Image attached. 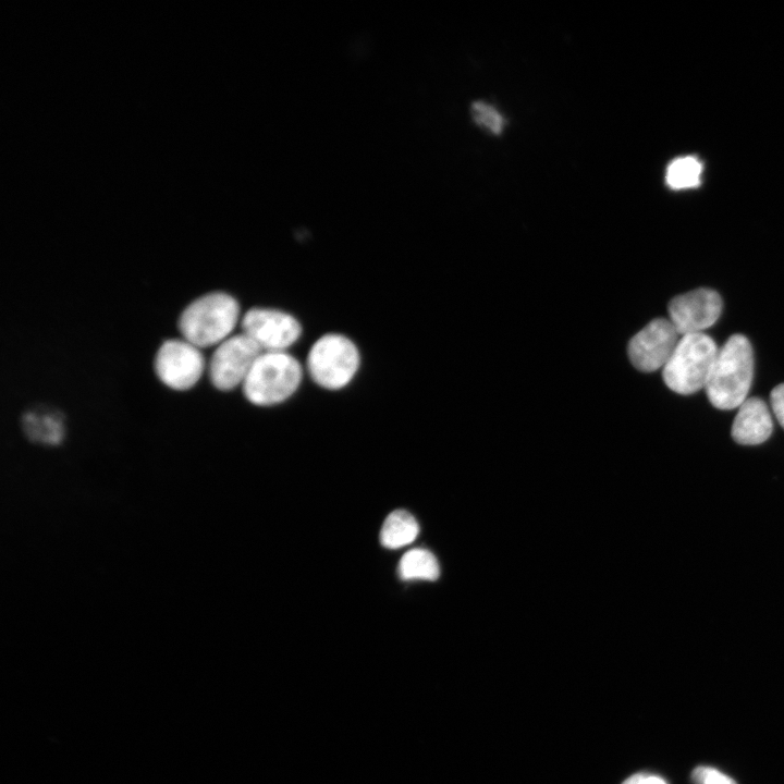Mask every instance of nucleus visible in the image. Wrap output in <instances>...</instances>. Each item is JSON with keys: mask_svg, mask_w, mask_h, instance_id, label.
Here are the masks:
<instances>
[{"mask_svg": "<svg viewBox=\"0 0 784 784\" xmlns=\"http://www.w3.org/2000/svg\"><path fill=\"white\" fill-rule=\"evenodd\" d=\"M240 313V304L231 294L208 292L184 307L177 318V330L182 339L200 350L217 346L232 335Z\"/></svg>", "mask_w": 784, "mask_h": 784, "instance_id": "2", "label": "nucleus"}, {"mask_svg": "<svg viewBox=\"0 0 784 784\" xmlns=\"http://www.w3.org/2000/svg\"><path fill=\"white\" fill-rule=\"evenodd\" d=\"M471 117L474 121L493 134L502 132L504 119L498 110L482 101H476L471 105Z\"/></svg>", "mask_w": 784, "mask_h": 784, "instance_id": "16", "label": "nucleus"}, {"mask_svg": "<svg viewBox=\"0 0 784 784\" xmlns=\"http://www.w3.org/2000/svg\"><path fill=\"white\" fill-rule=\"evenodd\" d=\"M242 333L262 352H286L302 334V327L292 315L272 308L248 309L241 320Z\"/></svg>", "mask_w": 784, "mask_h": 784, "instance_id": "8", "label": "nucleus"}, {"mask_svg": "<svg viewBox=\"0 0 784 784\" xmlns=\"http://www.w3.org/2000/svg\"><path fill=\"white\" fill-rule=\"evenodd\" d=\"M679 334L669 319L657 318L637 332L628 343L630 363L640 371L663 368L673 354Z\"/></svg>", "mask_w": 784, "mask_h": 784, "instance_id": "9", "label": "nucleus"}, {"mask_svg": "<svg viewBox=\"0 0 784 784\" xmlns=\"http://www.w3.org/2000/svg\"><path fill=\"white\" fill-rule=\"evenodd\" d=\"M622 784H667L662 777L649 774L637 773L626 779Z\"/></svg>", "mask_w": 784, "mask_h": 784, "instance_id": "19", "label": "nucleus"}, {"mask_svg": "<svg viewBox=\"0 0 784 784\" xmlns=\"http://www.w3.org/2000/svg\"><path fill=\"white\" fill-rule=\"evenodd\" d=\"M262 351L244 333L233 334L216 346L207 371L211 384L220 391L242 385Z\"/></svg>", "mask_w": 784, "mask_h": 784, "instance_id": "7", "label": "nucleus"}, {"mask_svg": "<svg viewBox=\"0 0 784 784\" xmlns=\"http://www.w3.org/2000/svg\"><path fill=\"white\" fill-rule=\"evenodd\" d=\"M359 352L356 345L339 333L319 338L307 355V370L310 378L321 388L339 390L346 387L359 367Z\"/></svg>", "mask_w": 784, "mask_h": 784, "instance_id": "5", "label": "nucleus"}, {"mask_svg": "<svg viewBox=\"0 0 784 784\" xmlns=\"http://www.w3.org/2000/svg\"><path fill=\"white\" fill-rule=\"evenodd\" d=\"M669 320L678 334L703 333L713 326L722 311V298L711 289H697L671 299Z\"/></svg>", "mask_w": 784, "mask_h": 784, "instance_id": "10", "label": "nucleus"}, {"mask_svg": "<svg viewBox=\"0 0 784 784\" xmlns=\"http://www.w3.org/2000/svg\"><path fill=\"white\" fill-rule=\"evenodd\" d=\"M773 430V421L765 402L760 397H747L738 407L731 433L733 439L744 445H756L768 440Z\"/></svg>", "mask_w": 784, "mask_h": 784, "instance_id": "11", "label": "nucleus"}, {"mask_svg": "<svg viewBox=\"0 0 784 784\" xmlns=\"http://www.w3.org/2000/svg\"><path fill=\"white\" fill-rule=\"evenodd\" d=\"M24 436L33 443L54 448L65 439V425L62 415L53 409L36 408L22 416Z\"/></svg>", "mask_w": 784, "mask_h": 784, "instance_id": "12", "label": "nucleus"}, {"mask_svg": "<svg viewBox=\"0 0 784 784\" xmlns=\"http://www.w3.org/2000/svg\"><path fill=\"white\" fill-rule=\"evenodd\" d=\"M718 351L714 340L706 333L682 335L663 367L662 377L667 388L683 395L703 389Z\"/></svg>", "mask_w": 784, "mask_h": 784, "instance_id": "4", "label": "nucleus"}, {"mask_svg": "<svg viewBox=\"0 0 784 784\" xmlns=\"http://www.w3.org/2000/svg\"><path fill=\"white\" fill-rule=\"evenodd\" d=\"M206 369L201 350L184 339H168L158 347L154 370L159 381L174 391H187L200 380Z\"/></svg>", "mask_w": 784, "mask_h": 784, "instance_id": "6", "label": "nucleus"}, {"mask_svg": "<svg viewBox=\"0 0 784 784\" xmlns=\"http://www.w3.org/2000/svg\"><path fill=\"white\" fill-rule=\"evenodd\" d=\"M702 164L695 157H681L673 160L666 170L665 180L673 189H684L700 183Z\"/></svg>", "mask_w": 784, "mask_h": 784, "instance_id": "15", "label": "nucleus"}, {"mask_svg": "<svg viewBox=\"0 0 784 784\" xmlns=\"http://www.w3.org/2000/svg\"><path fill=\"white\" fill-rule=\"evenodd\" d=\"M419 532L417 520L406 511L397 510L385 518L381 531V544L389 549H397L413 542Z\"/></svg>", "mask_w": 784, "mask_h": 784, "instance_id": "13", "label": "nucleus"}, {"mask_svg": "<svg viewBox=\"0 0 784 784\" xmlns=\"http://www.w3.org/2000/svg\"><path fill=\"white\" fill-rule=\"evenodd\" d=\"M754 376V352L739 333L730 336L718 351L705 390L719 409H734L747 399Z\"/></svg>", "mask_w": 784, "mask_h": 784, "instance_id": "1", "label": "nucleus"}, {"mask_svg": "<svg viewBox=\"0 0 784 784\" xmlns=\"http://www.w3.org/2000/svg\"><path fill=\"white\" fill-rule=\"evenodd\" d=\"M400 577L404 580H436L440 568L436 556L425 549H413L406 552L399 564Z\"/></svg>", "mask_w": 784, "mask_h": 784, "instance_id": "14", "label": "nucleus"}, {"mask_svg": "<svg viewBox=\"0 0 784 784\" xmlns=\"http://www.w3.org/2000/svg\"><path fill=\"white\" fill-rule=\"evenodd\" d=\"M770 403L777 421L784 428V383L773 388L770 393Z\"/></svg>", "mask_w": 784, "mask_h": 784, "instance_id": "18", "label": "nucleus"}, {"mask_svg": "<svg viewBox=\"0 0 784 784\" xmlns=\"http://www.w3.org/2000/svg\"><path fill=\"white\" fill-rule=\"evenodd\" d=\"M301 363L287 352H262L242 388L248 402L271 406L289 399L302 382Z\"/></svg>", "mask_w": 784, "mask_h": 784, "instance_id": "3", "label": "nucleus"}, {"mask_svg": "<svg viewBox=\"0 0 784 784\" xmlns=\"http://www.w3.org/2000/svg\"><path fill=\"white\" fill-rule=\"evenodd\" d=\"M691 780L695 784H736L733 779L710 767H697L691 773Z\"/></svg>", "mask_w": 784, "mask_h": 784, "instance_id": "17", "label": "nucleus"}]
</instances>
